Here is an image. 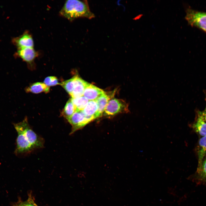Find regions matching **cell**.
<instances>
[{
	"label": "cell",
	"instance_id": "1",
	"mask_svg": "<svg viewBox=\"0 0 206 206\" xmlns=\"http://www.w3.org/2000/svg\"><path fill=\"white\" fill-rule=\"evenodd\" d=\"M60 14L71 21L80 17L90 19L95 17L90 10L87 0L66 1L60 11Z\"/></svg>",
	"mask_w": 206,
	"mask_h": 206
},
{
	"label": "cell",
	"instance_id": "2",
	"mask_svg": "<svg viewBox=\"0 0 206 206\" xmlns=\"http://www.w3.org/2000/svg\"><path fill=\"white\" fill-rule=\"evenodd\" d=\"M186 12L185 19L188 24L206 32V12L197 11L191 8H187Z\"/></svg>",
	"mask_w": 206,
	"mask_h": 206
},
{
	"label": "cell",
	"instance_id": "3",
	"mask_svg": "<svg viewBox=\"0 0 206 206\" xmlns=\"http://www.w3.org/2000/svg\"><path fill=\"white\" fill-rule=\"evenodd\" d=\"M25 135L34 149L41 148L43 146V138L38 135L30 126L27 117L19 122Z\"/></svg>",
	"mask_w": 206,
	"mask_h": 206
},
{
	"label": "cell",
	"instance_id": "4",
	"mask_svg": "<svg viewBox=\"0 0 206 206\" xmlns=\"http://www.w3.org/2000/svg\"><path fill=\"white\" fill-rule=\"evenodd\" d=\"M128 103L122 99L112 98L108 102L104 112L107 116H113L120 113H128Z\"/></svg>",
	"mask_w": 206,
	"mask_h": 206
},
{
	"label": "cell",
	"instance_id": "5",
	"mask_svg": "<svg viewBox=\"0 0 206 206\" xmlns=\"http://www.w3.org/2000/svg\"><path fill=\"white\" fill-rule=\"evenodd\" d=\"M18 134L16 140L17 153H28L34 149L25 137L19 123L14 124Z\"/></svg>",
	"mask_w": 206,
	"mask_h": 206
},
{
	"label": "cell",
	"instance_id": "6",
	"mask_svg": "<svg viewBox=\"0 0 206 206\" xmlns=\"http://www.w3.org/2000/svg\"><path fill=\"white\" fill-rule=\"evenodd\" d=\"M95 118L86 116L82 111H77L67 119L72 126V134L92 121Z\"/></svg>",
	"mask_w": 206,
	"mask_h": 206
},
{
	"label": "cell",
	"instance_id": "7",
	"mask_svg": "<svg viewBox=\"0 0 206 206\" xmlns=\"http://www.w3.org/2000/svg\"><path fill=\"white\" fill-rule=\"evenodd\" d=\"M16 55L27 64L31 65L38 54L34 47H23L18 48Z\"/></svg>",
	"mask_w": 206,
	"mask_h": 206
},
{
	"label": "cell",
	"instance_id": "8",
	"mask_svg": "<svg viewBox=\"0 0 206 206\" xmlns=\"http://www.w3.org/2000/svg\"><path fill=\"white\" fill-rule=\"evenodd\" d=\"M13 42L18 48L34 47L33 39L31 35L27 31H25L19 37L14 38Z\"/></svg>",
	"mask_w": 206,
	"mask_h": 206
},
{
	"label": "cell",
	"instance_id": "9",
	"mask_svg": "<svg viewBox=\"0 0 206 206\" xmlns=\"http://www.w3.org/2000/svg\"><path fill=\"white\" fill-rule=\"evenodd\" d=\"M74 87L71 95L72 98H76L83 96L85 89L88 83L77 76L73 77Z\"/></svg>",
	"mask_w": 206,
	"mask_h": 206
},
{
	"label": "cell",
	"instance_id": "10",
	"mask_svg": "<svg viewBox=\"0 0 206 206\" xmlns=\"http://www.w3.org/2000/svg\"><path fill=\"white\" fill-rule=\"evenodd\" d=\"M198 184L206 185V155L195 175L189 178Z\"/></svg>",
	"mask_w": 206,
	"mask_h": 206
},
{
	"label": "cell",
	"instance_id": "11",
	"mask_svg": "<svg viewBox=\"0 0 206 206\" xmlns=\"http://www.w3.org/2000/svg\"><path fill=\"white\" fill-rule=\"evenodd\" d=\"M104 92L101 89L88 83L83 94V96L89 101L96 100Z\"/></svg>",
	"mask_w": 206,
	"mask_h": 206
},
{
	"label": "cell",
	"instance_id": "12",
	"mask_svg": "<svg viewBox=\"0 0 206 206\" xmlns=\"http://www.w3.org/2000/svg\"><path fill=\"white\" fill-rule=\"evenodd\" d=\"M115 91L104 93L100 96L96 100L98 106V114L101 116L104 111L109 101L112 98Z\"/></svg>",
	"mask_w": 206,
	"mask_h": 206
},
{
	"label": "cell",
	"instance_id": "13",
	"mask_svg": "<svg viewBox=\"0 0 206 206\" xmlns=\"http://www.w3.org/2000/svg\"><path fill=\"white\" fill-rule=\"evenodd\" d=\"M197 114L196 121L192 125V127L194 131L202 137L206 136V122L201 112H198Z\"/></svg>",
	"mask_w": 206,
	"mask_h": 206
},
{
	"label": "cell",
	"instance_id": "14",
	"mask_svg": "<svg viewBox=\"0 0 206 206\" xmlns=\"http://www.w3.org/2000/svg\"><path fill=\"white\" fill-rule=\"evenodd\" d=\"M82 111L86 116L95 118L99 117L98 106L96 100L89 101Z\"/></svg>",
	"mask_w": 206,
	"mask_h": 206
},
{
	"label": "cell",
	"instance_id": "15",
	"mask_svg": "<svg viewBox=\"0 0 206 206\" xmlns=\"http://www.w3.org/2000/svg\"><path fill=\"white\" fill-rule=\"evenodd\" d=\"M197 154L198 165L197 168L200 167L206 155V136L202 137L199 140L197 148Z\"/></svg>",
	"mask_w": 206,
	"mask_h": 206
},
{
	"label": "cell",
	"instance_id": "16",
	"mask_svg": "<svg viewBox=\"0 0 206 206\" xmlns=\"http://www.w3.org/2000/svg\"><path fill=\"white\" fill-rule=\"evenodd\" d=\"M49 91V87L44 83L37 82L30 85L26 89L27 92L38 94L42 92L48 93Z\"/></svg>",
	"mask_w": 206,
	"mask_h": 206
},
{
	"label": "cell",
	"instance_id": "17",
	"mask_svg": "<svg viewBox=\"0 0 206 206\" xmlns=\"http://www.w3.org/2000/svg\"><path fill=\"white\" fill-rule=\"evenodd\" d=\"M77 111L76 108L71 98L67 102L62 113V115L67 119Z\"/></svg>",
	"mask_w": 206,
	"mask_h": 206
},
{
	"label": "cell",
	"instance_id": "18",
	"mask_svg": "<svg viewBox=\"0 0 206 206\" xmlns=\"http://www.w3.org/2000/svg\"><path fill=\"white\" fill-rule=\"evenodd\" d=\"M71 98L73 103L76 108L77 111H82L89 101L83 96L76 98Z\"/></svg>",
	"mask_w": 206,
	"mask_h": 206
},
{
	"label": "cell",
	"instance_id": "19",
	"mask_svg": "<svg viewBox=\"0 0 206 206\" xmlns=\"http://www.w3.org/2000/svg\"><path fill=\"white\" fill-rule=\"evenodd\" d=\"M70 96L73 89L74 80L73 78L60 83V84Z\"/></svg>",
	"mask_w": 206,
	"mask_h": 206
},
{
	"label": "cell",
	"instance_id": "20",
	"mask_svg": "<svg viewBox=\"0 0 206 206\" xmlns=\"http://www.w3.org/2000/svg\"><path fill=\"white\" fill-rule=\"evenodd\" d=\"M47 86L49 87L51 86L60 84L57 78L54 76H49L46 78L43 82Z\"/></svg>",
	"mask_w": 206,
	"mask_h": 206
},
{
	"label": "cell",
	"instance_id": "21",
	"mask_svg": "<svg viewBox=\"0 0 206 206\" xmlns=\"http://www.w3.org/2000/svg\"><path fill=\"white\" fill-rule=\"evenodd\" d=\"M30 199H29L25 201H20L17 203L14 206H37Z\"/></svg>",
	"mask_w": 206,
	"mask_h": 206
},
{
	"label": "cell",
	"instance_id": "22",
	"mask_svg": "<svg viewBox=\"0 0 206 206\" xmlns=\"http://www.w3.org/2000/svg\"><path fill=\"white\" fill-rule=\"evenodd\" d=\"M201 112L204 119L206 122V105L204 110L203 112Z\"/></svg>",
	"mask_w": 206,
	"mask_h": 206
}]
</instances>
